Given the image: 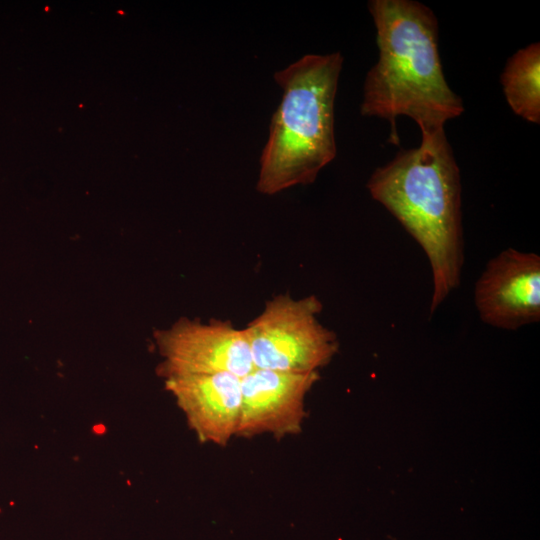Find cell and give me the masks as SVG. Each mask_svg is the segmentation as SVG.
I'll use <instances>...</instances> for the list:
<instances>
[{
    "mask_svg": "<svg viewBox=\"0 0 540 540\" xmlns=\"http://www.w3.org/2000/svg\"><path fill=\"white\" fill-rule=\"evenodd\" d=\"M372 199L420 245L430 264V316L460 286L464 265L462 185L444 129L401 149L367 181Z\"/></svg>",
    "mask_w": 540,
    "mask_h": 540,
    "instance_id": "cell-1",
    "label": "cell"
},
{
    "mask_svg": "<svg viewBox=\"0 0 540 540\" xmlns=\"http://www.w3.org/2000/svg\"><path fill=\"white\" fill-rule=\"evenodd\" d=\"M368 9L379 56L365 77L361 115L388 120L396 144L398 116L413 119L421 135L444 129L464 105L443 73L435 14L412 0H371Z\"/></svg>",
    "mask_w": 540,
    "mask_h": 540,
    "instance_id": "cell-2",
    "label": "cell"
},
{
    "mask_svg": "<svg viewBox=\"0 0 540 540\" xmlns=\"http://www.w3.org/2000/svg\"><path fill=\"white\" fill-rule=\"evenodd\" d=\"M343 62L340 52L306 54L274 74L283 94L260 156V193L311 184L336 157L334 106Z\"/></svg>",
    "mask_w": 540,
    "mask_h": 540,
    "instance_id": "cell-3",
    "label": "cell"
},
{
    "mask_svg": "<svg viewBox=\"0 0 540 540\" xmlns=\"http://www.w3.org/2000/svg\"><path fill=\"white\" fill-rule=\"evenodd\" d=\"M321 301L280 294L244 329L254 368L308 373L326 366L338 351L335 332L318 319Z\"/></svg>",
    "mask_w": 540,
    "mask_h": 540,
    "instance_id": "cell-4",
    "label": "cell"
},
{
    "mask_svg": "<svg viewBox=\"0 0 540 540\" xmlns=\"http://www.w3.org/2000/svg\"><path fill=\"white\" fill-rule=\"evenodd\" d=\"M164 361L159 375L229 373L240 378L254 369L245 329L229 321L203 323L186 318L155 333Z\"/></svg>",
    "mask_w": 540,
    "mask_h": 540,
    "instance_id": "cell-5",
    "label": "cell"
},
{
    "mask_svg": "<svg viewBox=\"0 0 540 540\" xmlns=\"http://www.w3.org/2000/svg\"><path fill=\"white\" fill-rule=\"evenodd\" d=\"M474 303L487 325L517 330L540 320V256L507 248L490 259L474 287Z\"/></svg>",
    "mask_w": 540,
    "mask_h": 540,
    "instance_id": "cell-6",
    "label": "cell"
},
{
    "mask_svg": "<svg viewBox=\"0 0 540 540\" xmlns=\"http://www.w3.org/2000/svg\"><path fill=\"white\" fill-rule=\"evenodd\" d=\"M318 371L281 372L254 368L241 378V408L236 436L270 434L276 439L301 432L305 398Z\"/></svg>",
    "mask_w": 540,
    "mask_h": 540,
    "instance_id": "cell-7",
    "label": "cell"
},
{
    "mask_svg": "<svg viewBox=\"0 0 540 540\" xmlns=\"http://www.w3.org/2000/svg\"><path fill=\"white\" fill-rule=\"evenodd\" d=\"M165 384L201 442L225 447L236 436L240 377L229 373L175 375L165 378Z\"/></svg>",
    "mask_w": 540,
    "mask_h": 540,
    "instance_id": "cell-8",
    "label": "cell"
},
{
    "mask_svg": "<svg viewBox=\"0 0 540 540\" xmlns=\"http://www.w3.org/2000/svg\"><path fill=\"white\" fill-rule=\"evenodd\" d=\"M501 85L511 110L528 122L540 123V44L515 52L502 71Z\"/></svg>",
    "mask_w": 540,
    "mask_h": 540,
    "instance_id": "cell-9",
    "label": "cell"
}]
</instances>
